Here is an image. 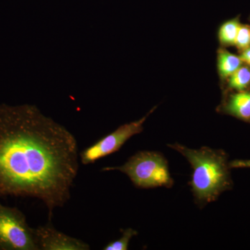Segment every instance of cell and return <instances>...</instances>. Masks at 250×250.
Wrapping results in <instances>:
<instances>
[{
	"label": "cell",
	"mask_w": 250,
	"mask_h": 250,
	"mask_svg": "<svg viewBox=\"0 0 250 250\" xmlns=\"http://www.w3.org/2000/svg\"><path fill=\"white\" fill-rule=\"evenodd\" d=\"M224 111L243 121L250 120V91H238L229 98Z\"/></svg>",
	"instance_id": "52a82bcc"
},
{
	"label": "cell",
	"mask_w": 250,
	"mask_h": 250,
	"mask_svg": "<svg viewBox=\"0 0 250 250\" xmlns=\"http://www.w3.org/2000/svg\"><path fill=\"white\" fill-rule=\"evenodd\" d=\"M39 250H89V245L54 228L51 220L34 228Z\"/></svg>",
	"instance_id": "8992f818"
},
{
	"label": "cell",
	"mask_w": 250,
	"mask_h": 250,
	"mask_svg": "<svg viewBox=\"0 0 250 250\" xmlns=\"http://www.w3.org/2000/svg\"><path fill=\"white\" fill-rule=\"evenodd\" d=\"M240 25L239 18H236L227 21L220 26L218 31V39L222 45H234Z\"/></svg>",
	"instance_id": "9c48e42d"
},
{
	"label": "cell",
	"mask_w": 250,
	"mask_h": 250,
	"mask_svg": "<svg viewBox=\"0 0 250 250\" xmlns=\"http://www.w3.org/2000/svg\"><path fill=\"white\" fill-rule=\"evenodd\" d=\"M228 80V86L231 89L243 91L250 84V67L241 66L233 72Z\"/></svg>",
	"instance_id": "30bf717a"
},
{
	"label": "cell",
	"mask_w": 250,
	"mask_h": 250,
	"mask_svg": "<svg viewBox=\"0 0 250 250\" xmlns=\"http://www.w3.org/2000/svg\"><path fill=\"white\" fill-rule=\"evenodd\" d=\"M240 58L241 59L242 62H246L250 66V47L242 52Z\"/></svg>",
	"instance_id": "5bb4252c"
},
{
	"label": "cell",
	"mask_w": 250,
	"mask_h": 250,
	"mask_svg": "<svg viewBox=\"0 0 250 250\" xmlns=\"http://www.w3.org/2000/svg\"><path fill=\"white\" fill-rule=\"evenodd\" d=\"M234 45L241 52L250 47V26L241 24L237 33Z\"/></svg>",
	"instance_id": "7c38bea8"
},
{
	"label": "cell",
	"mask_w": 250,
	"mask_h": 250,
	"mask_svg": "<svg viewBox=\"0 0 250 250\" xmlns=\"http://www.w3.org/2000/svg\"><path fill=\"white\" fill-rule=\"evenodd\" d=\"M79 156L75 136L37 106L0 105V197L40 200L51 220L70 200Z\"/></svg>",
	"instance_id": "6da1fadb"
},
{
	"label": "cell",
	"mask_w": 250,
	"mask_h": 250,
	"mask_svg": "<svg viewBox=\"0 0 250 250\" xmlns=\"http://www.w3.org/2000/svg\"><path fill=\"white\" fill-rule=\"evenodd\" d=\"M243 62L240 57L230 53L226 49H219L217 67L220 79L222 80H228L233 72L242 66Z\"/></svg>",
	"instance_id": "ba28073f"
},
{
	"label": "cell",
	"mask_w": 250,
	"mask_h": 250,
	"mask_svg": "<svg viewBox=\"0 0 250 250\" xmlns=\"http://www.w3.org/2000/svg\"><path fill=\"white\" fill-rule=\"evenodd\" d=\"M138 234L137 231L131 228L123 230V235L117 241L111 242L106 245L103 250H126L129 248L130 241L134 236Z\"/></svg>",
	"instance_id": "8fae6325"
},
{
	"label": "cell",
	"mask_w": 250,
	"mask_h": 250,
	"mask_svg": "<svg viewBox=\"0 0 250 250\" xmlns=\"http://www.w3.org/2000/svg\"><path fill=\"white\" fill-rule=\"evenodd\" d=\"M187 158L192 167V191L197 203L215 201L220 194L232 187L228 157L223 150L203 147L189 149L175 143L168 145Z\"/></svg>",
	"instance_id": "7a4b0ae2"
},
{
	"label": "cell",
	"mask_w": 250,
	"mask_h": 250,
	"mask_svg": "<svg viewBox=\"0 0 250 250\" xmlns=\"http://www.w3.org/2000/svg\"><path fill=\"white\" fill-rule=\"evenodd\" d=\"M111 170H118L126 174L135 187L140 188H170L173 185L167 161L158 152H139L129 158L123 166L103 169V171Z\"/></svg>",
	"instance_id": "3957f363"
},
{
	"label": "cell",
	"mask_w": 250,
	"mask_h": 250,
	"mask_svg": "<svg viewBox=\"0 0 250 250\" xmlns=\"http://www.w3.org/2000/svg\"><path fill=\"white\" fill-rule=\"evenodd\" d=\"M154 109L155 108L138 121L121 125L111 134L85 148L80 154L82 164L89 165L119 150L128 140L142 132L145 122Z\"/></svg>",
	"instance_id": "5b68a950"
},
{
	"label": "cell",
	"mask_w": 250,
	"mask_h": 250,
	"mask_svg": "<svg viewBox=\"0 0 250 250\" xmlns=\"http://www.w3.org/2000/svg\"><path fill=\"white\" fill-rule=\"evenodd\" d=\"M0 250H39L34 228L15 207L0 202Z\"/></svg>",
	"instance_id": "277c9868"
},
{
	"label": "cell",
	"mask_w": 250,
	"mask_h": 250,
	"mask_svg": "<svg viewBox=\"0 0 250 250\" xmlns=\"http://www.w3.org/2000/svg\"><path fill=\"white\" fill-rule=\"evenodd\" d=\"M230 168H250V160H235L229 163Z\"/></svg>",
	"instance_id": "4fadbf2b"
}]
</instances>
